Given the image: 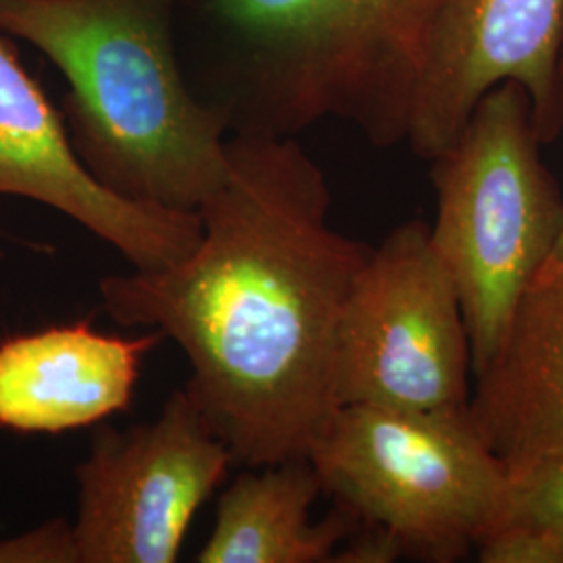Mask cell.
<instances>
[{
	"label": "cell",
	"instance_id": "6da1fadb",
	"mask_svg": "<svg viewBox=\"0 0 563 563\" xmlns=\"http://www.w3.org/2000/svg\"><path fill=\"white\" fill-rule=\"evenodd\" d=\"M330 211V184L301 142L230 134L197 246L163 269L99 282L115 322L180 346L186 395L244 467L307 460L339 409L342 311L372 249Z\"/></svg>",
	"mask_w": 563,
	"mask_h": 563
},
{
	"label": "cell",
	"instance_id": "7a4b0ae2",
	"mask_svg": "<svg viewBox=\"0 0 563 563\" xmlns=\"http://www.w3.org/2000/svg\"><path fill=\"white\" fill-rule=\"evenodd\" d=\"M443 0H184L176 42L195 95L230 134L297 139L353 123L374 146L407 139Z\"/></svg>",
	"mask_w": 563,
	"mask_h": 563
},
{
	"label": "cell",
	"instance_id": "3957f363",
	"mask_svg": "<svg viewBox=\"0 0 563 563\" xmlns=\"http://www.w3.org/2000/svg\"><path fill=\"white\" fill-rule=\"evenodd\" d=\"M174 0H0L20 38L67 81L80 162L121 199L199 213L228 176L230 130L181 65Z\"/></svg>",
	"mask_w": 563,
	"mask_h": 563
},
{
	"label": "cell",
	"instance_id": "277c9868",
	"mask_svg": "<svg viewBox=\"0 0 563 563\" xmlns=\"http://www.w3.org/2000/svg\"><path fill=\"white\" fill-rule=\"evenodd\" d=\"M541 144L528 95L505 81L430 162L437 190L430 241L462 299L472 374L495 355L516 302L562 234V192Z\"/></svg>",
	"mask_w": 563,
	"mask_h": 563
},
{
	"label": "cell",
	"instance_id": "5b68a950",
	"mask_svg": "<svg viewBox=\"0 0 563 563\" xmlns=\"http://www.w3.org/2000/svg\"><path fill=\"white\" fill-rule=\"evenodd\" d=\"M307 460L357 526L422 562L453 563L476 549L509 486L465 418L376 405L339 407Z\"/></svg>",
	"mask_w": 563,
	"mask_h": 563
},
{
	"label": "cell",
	"instance_id": "8992f818",
	"mask_svg": "<svg viewBox=\"0 0 563 563\" xmlns=\"http://www.w3.org/2000/svg\"><path fill=\"white\" fill-rule=\"evenodd\" d=\"M472 349L430 223L397 225L365 257L342 311L336 401L465 418Z\"/></svg>",
	"mask_w": 563,
	"mask_h": 563
},
{
	"label": "cell",
	"instance_id": "52a82bcc",
	"mask_svg": "<svg viewBox=\"0 0 563 563\" xmlns=\"http://www.w3.org/2000/svg\"><path fill=\"white\" fill-rule=\"evenodd\" d=\"M234 462L186 390L151 422L99 423L76 467L78 563H174L202 504Z\"/></svg>",
	"mask_w": 563,
	"mask_h": 563
},
{
	"label": "cell",
	"instance_id": "ba28073f",
	"mask_svg": "<svg viewBox=\"0 0 563 563\" xmlns=\"http://www.w3.org/2000/svg\"><path fill=\"white\" fill-rule=\"evenodd\" d=\"M562 53L563 0H443L405 142L432 162L505 81L528 95L543 144L555 141L563 132Z\"/></svg>",
	"mask_w": 563,
	"mask_h": 563
},
{
	"label": "cell",
	"instance_id": "9c48e42d",
	"mask_svg": "<svg viewBox=\"0 0 563 563\" xmlns=\"http://www.w3.org/2000/svg\"><path fill=\"white\" fill-rule=\"evenodd\" d=\"M0 197L42 202L111 244L132 269L186 257L201 239L199 213L121 199L80 162L63 113L0 36Z\"/></svg>",
	"mask_w": 563,
	"mask_h": 563
},
{
	"label": "cell",
	"instance_id": "30bf717a",
	"mask_svg": "<svg viewBox=\"0 0 563 563\" xmlns=\"http://www.w3.org/2000/svg\"><path fill=\"white\" fill-rule=\"evenodd\" d=\"M474 376L465 422L509 478L563 453V263H544L526 286Z\"/></svg>",
	"mask_w": 563,
	"mask_h": 563
},
{
	"label": "cell",
	"instance_id": "8fae6325",
	"mask_svg": "<svg viewBox=\"0 0 563 563\" xmlns=\"http://www.w3.org/2000/svg\"><path fill=\"white\" fill-rule=\"evenodd\" d=\"M159 330L118 336L90 323L51 325L0 342V426L59 434L125 411Z\"/></svg>",
	"mask_w": 563,
	"mask_h": 563
},
{
	"label": "cell",
	"instance_id": "7c38bea8",
	"mask_svg": "<svg viewBox=\"0 0 563 563\" xmlns=\"http://www.w3.org/2000/svg\"><path fill=\"white\" fill-rule=\"evenodd\" d=\"M322 483L309 460L246 467L223 490L199 563H330L357 520L336 505L311 520Z\"/></svg>",
	"mask_w": 563,
	"mask_h": 563
},
{
	"label": "cell",
	"instance_id": "4fadbf2b",
	"mask_svg": "<svg viewBox=\"0 0 563 563\" xmlns=\"http://www.w3.org/2000/svg\"><path fill=\"white\" fill-rule=\"evenodd\" d=\"M476 551L483 563H563V453L509 478Z\"/></svg>",
	"mask_w": 563,
	"mask_h": 563
},
{
	"label": "cell",
	"instance_id": "5bb4252c",
	"mask_svg": "<svg viewBox=\"0 0 563 563\" xmlns=\"http://www.w3.org/2000/svg\"><path fill=\"white\" fill-rule=\"evenodd\" d=\"M0 563H78L71 523L51 520L18 537L0 539Z\"/></svg>",
	"mask_w": 563,
	"mask_h": 563
},
{
	"label": "cell",
	"instance_id": "9a60e30c",
	"mask_svg": "<svg viewBox=\"0 0 563 563\" xmlns=\"http://www.w3.org/2000/svg\"><path fill=\"white\" fill-rule=\"evenodd\" d=\"M560 71H562V80H563V53H562V63H560ZM549 262H560L563 263V228L562 234H560V241L555 244V251H553V255L549 257Z\"/></svg>",
	"mask_w": 563,
	"mask_h": 563
},
{
	"label": "cell",
	"instance_id": "2e32d148",
	"mask_svg": "<svg viewBox=\"0 0 563 563\" xmlns=\"http://www.w3.org/2000/svg\"><path fill=\"white\" fill-rule=\"evenodd\" d=\"M174 2H176V4H180V2H184V0H174Z\"/></svg>",
	"mask_w": 563,
	"mask_h": 563
}]
</instances>
